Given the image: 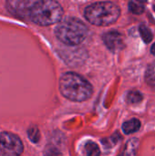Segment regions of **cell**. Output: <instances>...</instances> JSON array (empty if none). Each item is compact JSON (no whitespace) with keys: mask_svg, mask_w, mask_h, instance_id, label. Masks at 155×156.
Segmentation results:
<instances>
[{"mask_svg":"<svg viewBox=\"0 0 155 156\" xmlns=\"http://www.w3.org/2000/svg\"><path fill=\"white\" fill-rule=\"evenodd\" d=\"M59 90L61 94L73 101H84L90 98L92 86L83 77L77 73L67 72L59 80Z\"/></svg>","mask_w":155,"mask_h":156,"instance_id":"6da1fadb","label":"cell"},{"mask_svg":"<svg viewBox=\"0 0 155 156\" xmlns=\"http://www.w3.org/2000/svg\"><path fill=\"white\" fill-rule=\"evenodd\" d=\"M63 9L61 5L52 0L34 1L29 12V19L37 25L47 27L61 20Z\"/></svg>","mask_w":155,"mask_h":156,"instance_id":"7a4b0ae2","label":"cell"},{"mask_svg":"<svg viewBox=\"0 0 155 156\" xmlns=\"http://www.w3.org/2000/svg\"><path fill=\"white\" fill-rule=\"evenodd\" d=\"M55 34L62 43L76 46L80 44L88 36V27L76 17H66L56 27Z\"/></svg>","mask_w":155,"mask_h":156,"instance_id":"3957f363","label":"cell"},{"mask_svg":"<svg viewBox=\"0 0 155 156\" xmlns=\"http://www.w3.org/2000/svg\"><path fill=\"white\" fill-rule=\"evenodd\" d=\"M120 7L112 2H97L85 9L86 19L95 26L106 27L113 24L120 16Z\"/></svg>","mask_w":155,"mask_h":156,"instance_id":"277c9868","label":"cell"},{"mask_svg":"<svg viewBox=\"0 0 155 156\" xmlns=\"http://www.w3.org/2000/svg\"><path fill=\"white\" fill-rule=\"evenodd\" d=\"M24 146L21 139L11 133H0V156H20Z\"/></svg>","mask_w":155,"mask_h":156,"instance_id":"5b68a950","label":"cell"},{"mask_svg":"<svg viewBox=\"0 0 155 156\" xmlns=\"http://www.w3.org/2000/svg\"><path fill=\"white\" fill-rule=\"evenodd\" d=\"M33 2L29 0H9L6 1L5 5L12 15L22 19H29V12Z\"/></svg>","mask_w":155,"mask_h":156,"instance_id":"8992f818","label":"cell"},{"mask_svg":"<svg viewBox=\"0 0 155 156\" xmlns=\"http://www.w3.org/2000/svg\"><path fill=\"white\" fill-rule=\"evenodd\" d=\"M102 39L106 47L113 52L120 51L123 49L125 47L123 36L120 32H117V31H111V32L105 33L102 36Z\"/></svg>","mask_w":155,"mask_h":156,"instance_id":"52a82bcc","label":"cell"},{"mask_svg":"<svg viewBox=\"0 0 155 156\" xmlns=\"http://www.w3.org/2000/svg\"><path fill=\"white\" fill-rule=\"evenodd\" d=\"M139 147V141L136 138H133L126 144L125 147L122 151L119 156H137V151Z\"/></svg>","mask_w":155,"mask_h":156,"instance_id":"ba28073f","label":"cell"},{"mask_svg":"<svg viewBox=\"0 0 155 156\" xmlns=\"http://www.w3.org/2000/svg\"><path fill=\"white\" fill-rule=\"evenodd\" d=\"M141 127V122L137 119H132L130 121H127L122 124V131L126 134H131L132 133L137 132Z\"/></svg>","mask_w":155,"mask_h":156,"instance_id":"9c48e42d","label":"cell"},{"mask_svg":"<svg viewBox=\"0 0 155 156\" xmlns=\"http://www.w3.org/2000/svg\"><path fill=\"white\" fill-rule=\"evenodd\" d=\"M145 6L143 2L140 1H131L129 3V10L136 15H140L144 12Z\"/></svg>","mask_w":155,"mask_h":156,"instance_id":"30bf717a","label":"cell"},{"mask_svg":"<svg viewBox=\"0 0 155 156\" xmlns=\"http://www.w3.org/2000/svg\"><path fill=\"white\" fill-rule=\"evenodd\" d=\"M145 80H146V82L152 88L155 89V63L149 66L148 69L146 70Z\"/></svg>","mask_w":155,"mask_h":156,"instance_id":"8fae6325","label":"cell"},{"mask_svg":"<svg viewBox=\"0 0 155 156\" xmlns=\"http://www.w3.org/2000/svg\"><path fill=\"white\" fill-rule=\"evenodd\" d=\"M85 151L88 156H100V150L99 146L93 142H89L86 144Z\"/></svg>","mask_w":155,"mask_h":156,"instance_id":"7c38bea8","label":"cell"},{"mask_svg":"<svg viewBox=\"0 0 155 156\" xmlns=\"http://www.w3.org/2000/svg\"><path fill=\"white\" fill-rule=\"evenodd\" d=\"M143 94L139 91H131L128 93L127 95V101L130 103V104H137V103H140L142 101H143Z\"/></svg>","mask_w":155,"mask_h":156,"instance_id":"4fadbf2b","label":"cell"},{"mask_svg":"<svg viewBox=\"0 0 155 156\" xmlns=\"http://www.w3.org/2000/svg\"><path fill=\"white\" fill-rule=\"evenodd\" d=\"M139 30H140V34L145 43H149L153 40V33L146 26H144V25L140 26Z\"/></svg>","mask_w":155,"mask_h":156,"instance_id":"5bb4252c","label":"cell"},{"mask_svg":"<svg viewBox=\"0 0 155 156\" xmlns=\"http://www.w3.org/2000/svg\"><path fill=\"white\" fill-rule=\"evenodd\" d=\"M27 134H28L29 139H30L33 143H37V142L39 141L40 133H39L38 129H37L36 126H33V127L29 128L28 131H27Z\"/></svg>","mask_w":155,"mask_h":156,"instance_id":"9a60e30c","label":"cell"},{"mask_svg":"<svg viewBox=\"0 0 155 156\" xmlns=\"http://www.w3.org/2000/svg\"><path fill=\"white\" fill-rule=\"evenodd\" d=\"M60 153L56 149V148H54V147H51V146H49V147H47V149H46V151H45V156H60L59 154Z\"/></svg>","mask_w":155,"mask_h":156,"instance_id":"2e32d148","label":"cell"},{"mask_svg":"<svg viewBox=\"0 0 155 156\" xmlns=\"http://www.w3.org/2000/svg\"><path fill=\"white\" fill-rule=\"evenodd\" d=\"M151 51H152V54H153L155 56V43L152 46V48H151Z\"/></svg>","mask_w":155,"mask_h":156,"instance_id":"e0dca14e","label":"cell"}]
</instances>
